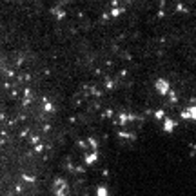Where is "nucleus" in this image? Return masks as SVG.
<instances>
[{
    "instance_id": "3",
    "label": "nucleus",
    "mask_w": 196,
    "mask_h": 196,
    "mask_svg": "<svg viewBox=\"0 0 196 196\" xmlns=\"http://www.w3.org/2000/svg\"><path fill=\"white\" fill-rule=\"evenodd\" d=\"M163 129H165L167 133H171V131L174 129V122H172V120H169V118H167V120H165V125H163Z\"/></svg>"
},
{
    "instance_id": "4",
    "label": "nucleus",
    "mask_w": 196,
    "mask_h": 196,
    "mask_svg": "<svg viewBox=\"0 0 196 196\" xmlns=\"http://www.w3.org/2000/svg\"><path fill=\"white\" fill-rule=\"evenodd\" d=\"M107 192H105V189H98V196H105Z\"/></svg>"
},
{
    "instance_id": "1",
    "label": "nucleus",
    "mask_w": 196,
    "mask_h": 196,
    "mask_svg": "<svg viewBox=\"0 0 196 196\" xmlns=\"http://www.w3.org/2000/svg\"><path fill=\"white\" fill-rule=\"evenodd\" d=\"M182 116L185 120H196V105L194 107H189V109H185V111L182 113Z\"/></svg>"
},
{
    "instance_id": "2",
    "label": "nucleus",
    "mask_w": 196,
    "mask_h": 196,
    "mask_svg": "<svg viewBox=\"0 0 196 196\" xmlns=\"http://www.w3.org/2000/svg\"><path fill=\"white\" fill-rule=\"evenodd\" d=\"M156 87H158V91H160L162 94H167V93H169V84H167L165 80H158V82H156Z\"/></svg>"
},
{
    "instance_id": "5",
    "label": "nucleus",
    "mask_w": 196,
    "mask_h": 196,
    "mask_svg": "<svg viewBox=\"0 0 196 196\" xmlns=\"http://www.w3.org/2000/svg\"><path fill=\"white\" fill-rule=\"evenodd\" d=\"M156 116H158V118H163V116H165V113H162V111H158V113H156Z\"/></svg>"
}]
</instances>
